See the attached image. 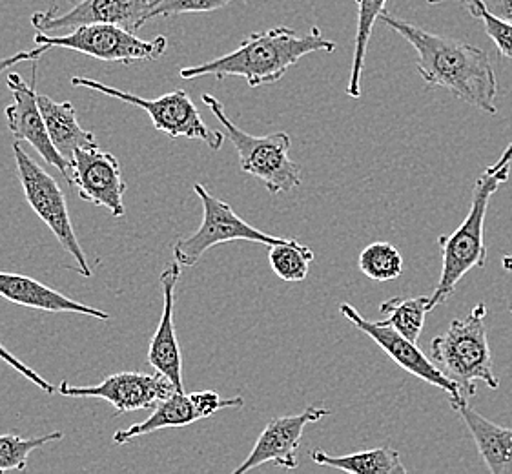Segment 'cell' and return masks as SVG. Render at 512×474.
<instances>
[{
  "instance_id": "cell-19",
  "label": "cell",
  "mask_w": 512,
  "mask_h": 474,
  "mask_svg": "<svg viewBox=\"0 0 512 474\" xmlns=\"http://www.w3.org/2000/svg\"><path fill=\"white\" fill-rule=\"evenodd\" d=\"M452 409L471 431L483 462L492 474L512 473V427H500L483 418L467 398L451 402Z\"/></svg>"
},
{
  "instance_id": "cell-23",
  "label": "cell",
  "mask_w": 512,
  "mask_h": 474,
  "mask_svg": "<svg viewBox=\"0 0 512 474\" xmlns=\"http://www.w3.org/2000/svg\"><path fill=\"white\" fill-rule=\"evenodd\" d=\"M354 2L358 4V28H356V46H354V59H352V68H350L347 93L352 99H359L361 97V73L365 68L370 37H372L374 24L379 21L381 13L385 11L387 0H354Z\"/></svg>"
},
{
  "instance_id": "cell-20",
  "label": "cell",
  "mask_w": 512,
  "mask_h": 474,
  "mask_svg": "<svg viewBox=\"0 0 512 474\" xmlns=\"http://www.w3.org/2000/svg\"><path fill=\"white\" fill-rule=\"evenodd\" d=\"M37 101L53 146L59 150L62 157L72 161L75 150L97 146L95 135L84 130L77 121V112L72 103H57L44 93L37 95Z\"/></svg>"
},
{
  "instance_id": "cell-12",
  "label": "cell",
  "mask_w": 512,
  "mask_h": 474,
  "mask_svg": "<svg viewBox=\"0 0 512 474\" xmlns=\"http://www.w3.org/2000/svg\"><path fill=\"white\" fill-rule=\"evenodd\" d=\"M175 391L174 383L163 372H117L90 387H75L68 382L57 385V392L64 398H101L112 405L117 416L152 409Z\"/></svg>"
},
{
  "instance_id": "cell-21",
  "label": "cell",
  "mask_w": 512,
  "mask_h": 474,
  "mask_svg": "<svg viewBox=\"0 0 512 474\" xmlns=\"http://www.w3.org/2000/svg\"><path fill=\"white\" fill-rule=\"evenodd\" d=\"M314 464L338 469L350 474H405L407 469L401 464L400 453L394 447H378L370 451L332 456L325 451H310Z\"/></svg>"
},
{
  "instance_id": "cell-28",
  "label": "cell",
  "mask_w": 512,
  "mask_h": 474,
  "mask_svg": "<svg viewBox=\"0 0 512 474\" xmlns=\"http://www.w3.org/2000/svg\"><path fill=\"white\" fill-rule=\"evenodd\" d=\"M234 0H155L148 13V22L159 17H174L183 13H208L226 8Z\"/></svg>"
},
{
  "instance_id": "cell-6",
  "label": "cell",
  "mask_w": 512,
  "mask_h": 474,
  "mask_svg": "<svg viewBox=\"0 0 512 474\" xmlns=\"http://www.w3.org/2000/svg\"><path fill=\"white\" fill-rule=\"evenodd\" d=\"M37 46L64 48L93 59L104 62H119L123 66H130L134 62L155 61L163 57L168 41L163 35L155 37L152 41H144L135 35V31L126 30L119 24H84L75 28L72 33L50 37L48 33L37 31L33 37Z\"/></svg>"
},
{
  "instance_id": "cell-15",
  "label": "cell",
  "mask_w": 512,
  "mask_h": 474,
  "mask_svg": "<svg viewBox=\"0 0 512 474\" xmlns=\"http://www.w3.org/2000/svg\"><path fill=\"white\" fill-rule=\"evenodd\" d=\"M70 163L72 188H77L82 201L106 208L113 217H123L126 183L119 159L97 145L75 150Z\"/></svg>"
},
{
  "instance_id": "cell-2",
  "label": "cell",
  "mask_w": 512,
  "mask_h": 474,
  "mask_svg": "<svg viewBox=\"0 0 512 474\" xmlns=\"http://www.w3.org/2000/svg\"><path fill=\"white\" fill-rule=\"evenodd\" d=\"M336 52V42L328 41L319 28L297 33L294 28L277 26L272 30L248 35L234 52L217 57L214 61L186 66L179 75L185 81L199 77H243L250 88L274 84L296 66L308 53Z\"/></svg>"
},
{
  "instance_id": "cell-5",
  "label": "cell",
  "mask_w": 512,
  "mask_h": 474,
  "mask_svg": "<svg viewBox=\"0 0 512 474\" xmlns=\"http://www.w3.org/2000/svg\"><path fill=\"white\" fill-rule=\"evenodd\" d=\"M201 101L208 110L216 115L219 124H223L225 135L239 154V165L245 174L259 179L272 196L285 194L301 185V166L290 159V135L285 132L276 134H246L226 115L225 106L214 95L203 93Z\"/></svg>"
},
{
  "instance_id": "cell-30",
  "label": "cell",
  "mask_w": 512,
  "mask_h": 474,
  "mask_svg": "<svg viewBox=\"0 0 512 474\" xmlns=\"http://www.w3.org/2000/svg\"><path fill=\"white\" fill-rule=\"evenodd\" d=\"M46 52H48L46 46H37V48L31 50V52H19L15 53V55H11V57H6V59H0V73L6 72L8 68L19 64V62L37 61V59H41L42 55Z\"/></svg>"
},
{
  "instance_id": "cell-17",
  "label": "cell",
  "mask_w": 512,
  "mask_h": 474,
  "mask_svg": "<svg viewBox=\"0 0 512 474\" xmlns=\"http://www.w3.org/2000/svg\"><path fill=\"white\" fill-rule=\"evenodd\" d=\"M181 278V265L172 261L164 267L161 274V287H163V314L159 327L155 330L150 349H148V363L155 371L163 372L164 376L174 383L175 389L185 392L183 383V356L179 349V341L175 334L174 307H175V285Z\"/></svg>"
},
{
  "instance_id": "cell-8",
  "label": "cell",
  "mask_w": 512,
  "mask_h": 474,
  "mask_svg": "<svg viewBox=\"0 0 512 474\" xmlns=\"http://www.w3.org/2000/svg\"><path fill=\"white\" fill-rule=\"evenodd\" d=\"M72 86L101 92L113 99H119L123 103L143 108L144 112L150 115L155 130L163 132L170 139L186 137V139L203 141L210 150H216V152L221 150V146L225 143V134H221L217 130H210L206 126L197 106L185 90H175V92L166 93L157 99H143L134 93L123 92L119 88H113V86L93 81V79H86V77H72Z\"/></svg>"
},
{
  "instance_id": "cell-9",
  "label": "cell",
  "mask_w": 512,
  "mask_h": 474,
  "mask_svg": "<svg viewBox=\"0 0 512 474\" xmlns=\"http://www.w3.org/2000/svg\"><path fill=\"white\" fill-rule=\"evenodd\" d=\"M195 194L203 203V223L192 236L179 239L174 245L175 261L181 267H194L210 248L232 241H250L261 245H277L287 241L285 237L270 236L267 232L252 227L245 219L237 216L219 197H214L205 186H194Z\"/></svg>"
},
{
  "instance_id": "cell-26",
  "label": "cell",
  "mask_w": 512,
  "mask_h": 474,
  "mask_svg": "<svg viewBox=\"0 0 512 474\" xmlns=\"http://www.w3.org/2000/svg\"><path fill=\"white\" fill-rule=\"evenodd\" d=\"M64 438L61 431L37 436V438H22L19 434H0V473L6 471H24L28 458L35 449L44 445L59 442Z\"/></svg>"
},
{
  "instance_id": "cell-4",
  "label": "cell",
  "mask_w": 512,
  "mask_h": 474,
  "mask_svg": "<svg viewBox=\"0 0 512 474\" xmlns=\"http://www.w3.org/2000/svg\"><path fill=\"white\" fill-rule=\"evenodd\" d=\"M485 318L487 305L478 303L467 318L452 321L447 332L431 343L432 360L460 387L461 396L467 400L476 394L474 382L478 380L487 383L492 391L500 387V380L492 371Z\"/></svg>"
},
{
  "instance_id": "cell-11",
  "label": "cell",
  "mask_w": 512,
  "mask_h": 474,
  "mask_svg": "<svg viewBox=\"0 0 512 474\" xmlns=\"http://www.w3.org/2000/svg\"><path fill=\"white\" fill-rule=\"evenodd\" d=\"M11 95H13V103L6 106V121L10 128L11 135L15 141H26L30 143L37 154L42 159L57 168L61 172V176L66 179V183L72 186V163L59 154V150L53 146L48 128L44 123L39 101H37V66H33V77L31 83L28 84L22 75L11 72L6 79Z\"/></svg>"
},
{
  "instance_id": "cell-25",
  "label": "cell",
  "mask_w": 512,
  "mask_h": 474,
  "mask_svg": "<svg viewBox=\"0 0 512 474\" xmlns=\"http://www.w3.org/2000/svg\"><path fill=\"white\" fill-rule=\"evenodd\" d=\"M359 270L372 281H392L403 274V256L387 241H376L365 248L358 258Z\"/></svg>"
},
{
  "instance_id": "cell-29",
  "label": "cell",
  "mask_w": 512,
  "mask_h": 474,
  "mask_svg": "<svg viewBox=\"0 0 512 474\" xmlns=\"http://www.w3.org/2000/svg\"><path fill=\"white\" fill-rule=\"evenodd\" d=\"M0 360L6 361L10 367L15 369V372L22 374L28 382L33 383V385H37V387H39L41 391L46 392V394H55V392H57V387H55V385H52L50 382H46L39 372L33 371V369L28 367L26 363H22L19 358H15V356H13V354H11V352L8 351L2 343H0Z\"/></svg>"
},
{
  "instance_id": "cell-27",
  "label": "cell",
  "mask_w": 512,
  "mask_h": 474,
  "mask_svg": "<svg viewBox=\"0 0 512 474\" xmlns=\"http://www.w3.org/2000/svg\"><path fill=\"white\" fill-rule=\"evenodd\" d=\"M465 8L469 10L472 17L480 19L483 22V28L487 31V35L491 37V41L496 44L498 53L502 57L512 59V24L503 21L500 17H496L485 4V0H467Z\"/></svg>"
},
{
  "instance_id": "cell-18",
  "label": "cell",
  "mask_w": 512,
  "mask_h": 474,
  "mask_svg": "<svg viewBox=\"0 0 512 474\" xmlns=\"http://www.w3.org/2000/svg\"><path fill=\"white\" fill-rule=\"evenodd\" d=\"M0 298L8 299L15 305L42 310V312L82 314V316H92L97 320H110V314L104 310L95 309V307L68 298L30 276L11 274V272H2V270H0Z\"/></svg>"
},
{
  "instance_id": "cell-10",
  "label": "cell",
  "mask_w": 512,
  "mask_h": 474,
  "mask_svg": "<svg viewBox=\"0 0 512 474\" xmlns=\"http://www.w3.org/2000/svg\"><path fill=\"white\" fill-rule=\"evenodd\" d=\"M339 312L363 334H367L370 340L378 345L381 351L389 356L403 371L409 372L412 376L420 378L423 382L431 383L441 391L447 392L451 402H458L461 396L460 387L447 378L440 367L431 360L427 354H423L416 341H410L400 334L394 327H390L387 321L365 320L358 310L349 303H341Z\"/></svg>"
},
{
  "instance_id": "cell-32",
  "label": "cell",
  "mask_w": 512,
  "mask_h": 474,
  "mask_svg": "<svg viewBox=\"0 0 512 474\" xmlns=\"http://www.w3.org/2000/svg\"><path fill=\"white\" fill-rule=\"evenodd\" d=\"M512 163V141L509 143V146L503 150L502 157L494 163V165L489 166L487 168V172H491V174H496V172H502V170H511Z\"/></svg>"
},
{
  "instance_id": "cell-7",
  "label": "cell",
  "mask_w": 512,
  "mask_h": 474,
  "mask_svg": "<svg viewBox=\"0 0 512 474\" xmlns=\"http://www.w3.org/2000/svg\"><path fill=\"white\" fill-rule=\"evenodd\" d=\"M13 155L28 205L41 217L44 225L52 230L53 236L57 237L62 248L75 259L77 272L84 278H90L92 268L88 265V258L75 236L61 186L33 157L26 154L19 141L13 143Z\"/></svg>"
},
{
  "instance_id": "cell-33",
  "label": "cell",
  "mask_w": 512,
  "mask_h": 474,
  "mask_svg": "<svg viewBox=\"0 0 512 474\" xmlns=\"http://www.w3.org/2000/svg\"><path fill=\"white\" fill-rule=\"evenodd\" d=\"M502 267L503 270H507V272H512V256H503Z\"/></svg>"
},
{
  "instance_id": "cell-14",
  "label": "cell",
  "mask_w": 512,
  "mask_h": 474,
  "mask_svg": "<svg viewBox=\"0 0 512 474\" xmlns=\"http://www.w3.org/2000/svg\"><path fill=\"white\" fill-rule=\"evenodd\" d=\"M155 0H81L72 10L59 13L53 6L48 11L31 15V26L41 33L75 30L84 24H119L126 30L139 31L148 22Z\"/></svg>"
},
{
  "instance_id": "cell-22",
  "label": "cell",
  "mask_w": 512,
  "mask_h": 474,
  "mask_svg": "<svg viewBox=\"0 0 512 474\" xmlns=\"http://www.w3.org/2000/svg\"><path fill=\"white\" fill-rule=\"evenodd\" d=\"M431 312V296H396L379 305V314L385 316L390 327L410 341L420 340L425 318Z\"/></svg>"
},
{
  "instance_id": "cell-31",
  "label": "cell",
  "mask_w": 512,
  "mask_h": 474,
  "mask_svg": "<svg viewBox=\"0 0 512 474\" xmlns=\"http://www.w3.org/2000/svg\"><path fill=\"white\" fill-rule=\"evenodd\" d=\"M491 8L489 10L500 17L503 21L511 22L512 24V0H489Z\"/></svg>"
},
{
  "instance_id": "cell-24",
  "label": "cell",
  "mask_w": 512,
  "mask_h": 474,
  "mask_svg": "<svg viewBox=\"0 0 512 474\" xmlns=\"http://www.w3.org/2000/svg\"><path fill=\"white\" fill-rule=\"evenodd\" d=\"M268 261L277 278L297 283L307 278L310 265L314 263V250L297 239H287L268 247Z\"/></svg>"
},
{
  "instance_id": "cell-35",
  "label": "cell",
  "mask_w": 512,
  "mask_h": 474,
  "mask_svg": "<svg viewBox=\"0 0 512 474\" xmlns=\"http://www.w3.org/2000/svg\"><path fill=\"white\" fill-rule=\"evenodd\" d=\"M511 314H512V305H511Z\"/></svg>"
},
{
  "instance_id": "cell-34",
  "label": "cell",
  "mask_w": 512,
  "mask_h": 474,
  "mask_svg": "<svg viewBox=\"0 0 512 474\" xmlns=\"http://www.w3.org/2000/svg\"><path fill=\"white\" fill-rule=\"evenodd\" d=\"M429 4H432V6H436V4H443V2H460V4H467V0H427Z\"/></svg>"
},
{
  "instance_id": "cell-1",
  "label": "cell",
  "mask_w": 512,
  "mask_h": 474,
  "mask_svg": "<svg viewBox=\"0 0 512 474\" xmlns=\"http://www.w3.org/2000/svg\"><path fill=\"white\" fill-rule=\"evenodd\" d=\"M379 21L400 33L418 53L416 68L427 88H443L463 103L496 115L498 79L482 48L451 37L434 35L383 11Z\"/></svg>"
},
{
  "instance_id": "cell-16",
  "label": "cell",
  "mask_w": 512,
  "mask_h": 474,
  "mask_svg": "<svg viewBox=\"0 0 512 474\" xmlns=\"http://www.w3.org/2000/svg\"><path fill=\"white\" fill-rule=\"evenodd\" d=\"M328 414H332V411L327 407H307L303 413L272 418L265 431L259 434L254 449L234 474L248 473L268 462H274L283 469H296L297 449L301 445L305 427L323 420Z\"/></svg>"
},
{
  "instance_id": "cell-3",
  "label": "cell",
  "mask_w": 512,
  "mask_h": 474,
  "mask_svg": "<svg viewBox=\"0 0 512 474\" xmlns=\"http://www.w3.org/2000/svg\"><path fill=\"white\" fill-rule=\"evenodd\" d=\"M511 170L502 172H483L474 183L472 205L467 217L451 236L438 237L441 248L443 268L440 281L431 296V310L451 298L461 278L471 272L472 268H483L487 263L485 247V216L491 196L509 179Z\"/></svg>"
},
{
  "instance_id": "cell-13",
  "label": "cell",
  "mask_w": 512,
  "mask_h": 474,
  "mask_svg": "<svg viewBox=\"0 0 512 474\" xmlns=\"http://www.w3.org/2000/svg\"><path fill=\"white\" fill-rule=\"evenodd\" d=\"M243 398H223L214 391L185 392L175 391L168 398H164L155 405L154 413L150 414L144 422L135 423L128 429H121L113 434V444L126 445L134 438L152 434L163 429L186 427L192 423L210 418L223 409H237L243 407Z\"/></svg>"
}]
</instances>
